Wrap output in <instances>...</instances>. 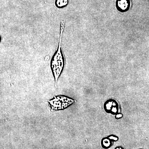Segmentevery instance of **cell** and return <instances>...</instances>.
I'll return each mask as SVG.
<instances>
[{"mask_svg":"<svg viewBox=\"0 0 149 149\" xmlns=\"http://www.w3.org/2000/svg\"><path fill=\"white\" fill-rule=\"evenodd\" d=\"M65 26V21L64 20H62L61 22L60 28V31L58 46L51 61V68L54 78L56 85L59 77L63 71L65 66L64 56L61 48L62 40L63 34L64 32Z\"/></svg>","mask_w":149,"mask_h":149,"instance_id":"1","label":"cell"},{"mask_svg":"<svg viewBox=\"0 0 149 149\" xmlns=\"http://www.w3.org/2000/svg\"><path fill=\"white\" fill-rule=\"evenodd\" d=\"M48 102L52 110H59L66 108L73 103L74 100L65 96H58L54 97Z\"/></svg>","mask_w":149,"mask_h":149,"instance_id":"2","label":"cell"},{"mask_svg":"<svg viewBox=\"0 0 149 149\" xmlns=\"http://www.w3.org/2000/svg\"><path fill=\"white\" fill-rule=\"evenodd\" d=\"M131 6L130 0H116V6L118 11L125 13L130 9Z\"/></svg>","mask_w":149,"mask_h":149,"instance_id":"3","label":"cell"},{"mask_svg":"<svg viewBox=\"0 0 149 149\" xmlns=\"http://www.w3.org/2000/svg\"><path fill=\"white\" fill-rule=\"evenodd\" d=\"M104 108L108 112L116 113L118 111V105L115 101L110 100L105 104Z\"/></svg>","mask_w":149,"mask_h":149,"instance_id":"4","label":"cell"},{"mask_svg":"<svg viewBox=\"0 0 149 149\" xmlns=\"http://www.w3.org/2000/svg\"><path fill=\"white\" fill-rule=\"evenodd\" d=\"M68 4V0H55V4L58 8H63L65 7Z\"/></svg>","mask_w":149,"mask_h":149,"instance_id":"5","label":"cell"},{"mask_svg":"<svg viewBox=\"0 0 149 149\" xmlns=\"http://www.w3.org/2000/svg\"><path fill=\"white\" fill-rule=\"evenodd\" d=\"M102 146L104 148H109L111 146V142L109 138H105L102 141Z\"/></svg>","mask_w":149,"mask_h":149,"instance_id":"6","label":"cell"},{"mask_svg":"<svg viewBox=\"0 0 149 149\" xmlns=\"http://www.w3.org/2000/svg\"><path fill=\"white\" fill-rule=\"evenodd\" d=\"M108 138L110 140H111V141H116L118 140V138L117 137H116L115 136H113V135L109 136Z\"/></svg>","mask_w":149,"mask_h":149,"instance_id":"7","label":"cell"},{"mask_svg":"<svg viewBox=\"0 0 149 149\" xmlns=\"http://www.w3.org/2000/svg\"><path fill=\"white\" fill-rule=\"evenodd\" d=\"M122 116V114H121V113H119V114L116 115V118H118V119H119V118H121Z\"/></svg>","mask_w":149,"mask_h":149,"instance_id":"8","label":"cell"},{"mask_svg":"<svg viewBox=\"0 0 149 149\" xmlns=\"http://www.w3.org/2000/svg\"><path fill=\"white\" fill-rule=\"evenodd\" d=\"M1 37L0 36V43L1 42Z\"/></svg>","mask_w":149,"mask_h":149,"instance_id":"9","label":"cell"}]
</instances>
